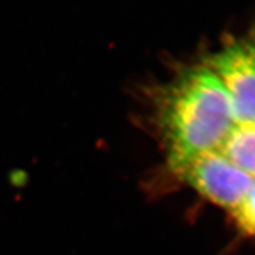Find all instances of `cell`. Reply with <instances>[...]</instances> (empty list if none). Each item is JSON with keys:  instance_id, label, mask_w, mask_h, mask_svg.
I'll use <instances>...</instances> for the list:
<instances>
[{"instance_id": "obj_3", "label": "cell", "mask_w": 255, "mask_h": 255, "mask_svg": "<svg viewBox=\"0 0 255 255\" xmlns=\"http://www.w3.org/2000/svg\"><path fill=\"white\" fill-rule=\"evenodd\" d=\"M171 170L201 196L229 212L246 196L254 181L219 150L188 158Z\"/></svg>"}, {"instance_id": "obj_4", "label": "cell", "mask_w": 255, "mask_h": 255, "mask_svg": "<svg viewBox=\"0 0 255 255\" xmlns=\"http://www.w3.org/2000/svg\"><path fill=\"white\" fill-rule=\"evenodd\" d=\"M219 151L244 173L255 178V122L235 123Z\"/></svg>"}, {"instance_id": "obj_5", "label": "cell", "mask_w": 255, "mask_h": 255, "mask_svg": "<svg viewBox=\"0 0 255 255\" xmlns=\"http://www.w3.org/2000/svg\"><path fill=\"white\" fill-rule=\"evenodd\" d=\"M238 231L247 238H255V178L246 196L231 210Z\"/></svg>"}, {"instance_id": "obj_1", "label": "cell", "mask_w": 255, "mask_h": 255, "mask_svg": "<svg viewBox=\"0 0 255 255\" xmlns=\"http://www.w3.org/2000/svg\"><path fill=\"white\" fill-rule=\"evenodd\" d=\"M157 121L171 169L199 154L219 150L237 123L225 89L206 65L187 69L165 88Z\"/></svg>"}, {"instance_id": "obj_2", "label": "cell", "mask_w": 255, "mask_h": 255, "mask_svg": "<svg viewBox=\"0 0 255 255\" xmlns=\"http://www.w3.org/2000/svg\"><path fill=\"white\" fill-rule=\"evenodd\" d=\"M206 66L225 89L237 123L255 122V33L229 39Z\"/></svg>"}]
</instances>
